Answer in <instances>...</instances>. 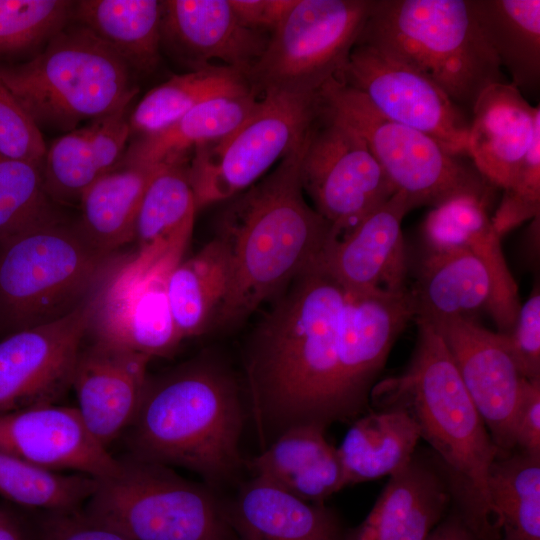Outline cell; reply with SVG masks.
Listing matches in <instances>:
<instances>
[{"label": "cell", "mask_w": 540, "mask_h": 540, "mask_svg": "<svg viewBox=\"0 0 540 540\" xmlns=\"http://www.w3.org/2000/svg\"><path fill=\"white\" fill-rule=\"evenodd\" d=\"M346 290L317 264L261 322L248 353L252 411L263 438L299 424L327 428L364 412L347 383L340 341Z\"/></svg>", "instance_id": "1"}, {"label": "cell", "mask_w": 540, "mask_h": 540, "mask_svg": "<svg viewBox=\"0 0 540 540\" xmlns=\"http://www.w3.org/2000/svg\"><path fill=\"white\" fill-rule=\"evenodd\" d=\"M308 134L222 215L217 237L227 249L229 279L214 316L220 324L250 315L319 264L333 241L330 224L303 195L300 161Z\"/></svg>", "instance_id": "2"}, {"label": "cell", "mask_w": 540, "mask_h": 540, "mask_svg": "<svg viewBox=\"0 0 540 540\" xmlns=\"http://www.w3.org/2000/svg\"><path fill=\"white\" fill-rule=\"evenodd\" d=\"M416 322L408 366L375 384L370 400L376 408H400L414 420L448 480L453 503L475 529L499 537L488 495L497 448L441 334L432 323Z\"/></svg>", "instance_id": "3"}, {"label": "cell", "mask_w": 540, "mask_h": 540, "mask_svg": "<svg viewBox=\"0 0 540 540\" xmlns=\"http://www.w3.org/2000/svg\"><path fill=\"white\" fill-rule=\"evenodd\" d=\"M243 422L232 377L199 360L148 379L129 440L137 458L183 467L209 484H222L241 468Z\"/></svg>", "instance_id": "4"}, {"label": "cell", "mask_w": 540, "mask_h": 540, "mask_svg": "<svg viewBox=\"0 0 540 540\" xmlns=\"http://www.w3.org/2000/svg\"><path fill=\"white\" fill-rule=\"evenodd\" d=\"M356 44L416 70L459 108L507 82L469 0H375Z\"/></svg>", "instance_id": "5"}, {"label": "cell", "mask_w": 540, "mask_h": 540, "mask_svg": "<svg viewBox=\"0 0 540 540\" xmlns=\"http://www.w3.org/2000/svg\"><path fill=\"white\" fill-rule=\"evenodd\" d=\"M116 257L54 215L0 240V338L76 310Z\"/></svg>", "instance_id": "6"}, {"label": "cell", "mask_w": 540, "mask_h": 540, "mask_svg": "<svg viewBox=\"0 0 540 540\" xmlns=\"http://www.w3.org/2000/svg\"><path fill=\"white\" fill-rule=\"evenodd\" d=\"M131 69L81 25H66L31 60L0 66V79L41 130L72 131L130 105Z\"/></svg>", "instance_id": "7"}, {"label": "cell", "mask_w": 540, "mask_h": 540, "mask_svg": "<svg viewBox=\"0 0 540 540\" xmlns=\"http://www.w3.org/2000/svg\"><path fill=\"white\" fill-rule=\"evenodd\" d=\"M98 479L82 511L132 540H236L226 506L169 466L135 456Z\"/></svg>", "instance_id": "8"}, {"label": "cell", "mask_w": 540, "mask_h": 540, "mask_svg": "<svg viewBox=\"0 0 540 540\" xmlns=\"http://www.w3.org/2000/svg\"><path fill=\"white\" fill-rule=\"evenodd\" d=\"M323 110L353 128L367 143L396 192L412 208L436 207L463 195L491 204L494 188L475 169L430 136L377 112L355 89L329 80L319 91Z\"/></svg>", "instance_id": "9"}, {"label": "cell", "mask_w": 540, "mask_h": 540, "mask_svg": "<svg viewBox=\"0 0 540 540\" xmlns=\"http://www.w3.org/2000/svg\"><path fill=\"white\" fill-rule=\"evenodd\" d=\"M189 239L117 256L88 298L87 335L151 359L172 353L183 339L172 317L168 280Z\"/></svg>", "instance_id": "10"}, {"label": "cell", "mask_w": 540, "mask_h": 540, "mask_svg": "<svg viewBox=\"0 0 540 540\" xmlns=\"http://www.w3.org/2000/svg\"><path fill=\"white\" fill-rule=\"evenodd\" d=\"M375 0H295L246 78L257 93L316 94L346 65Z\"/></svg>", "instance_id": "11"}, {"label": "cell", "mask_w": 540, "mask_h": 540, "mask_svg": "<svg viewBox=\"0 0 540 540\" xmlns=\"http://www.w3.org/2000/svg\"><path fill=\"white\" fill-rule=\"evenodd\" d=\"M320 112L319 92L263 94L240 126L192 152L186 172L196 210L251 187L306 137Z\"/></svg>", "instance_id": "12"}, {"label": "cell", "mask_w": 540, "mask_h": 540, "mask_svg": "<svg viewBox=\"0 0 540 540\" xmlns=\"http://www.w3.org/2000/svg\"><path fill=\"white\" fill-rule=\"evenodd\" d=\"M300 181L333 241L396 193L365 140L322 106L301 157Z\"/></svg>", "instance_id": "13"}, {"label": "cell", "mask_w": 540, "mask_h": 540, "mask_svg": "<svg viewBox=\"0 0 540 540\" xmlns=\"http://www.w3.org/2000/svg\"><path fill=\"white\" fill-rule=\"evenodd\" d=\"M335 79L361 93L384 117L430 136L452 155H466L469 122L440 87L416 70L356 44Z\"/></svg>", "instance_id": "14"}, {"label": "cell", "mask_w": 540, "mask_h": 540, "mask_svg": "<svg viewBox=\"0 0 540 540\" xmlns=\"http://www.w3.org/2000/svg\"><path fill=\"white\" fill-rule=\"evenodd\" d=\"M87 301L59 320L0 338V414L54 404L71 387Z\"/></svg>", "instance_id": "15"}, {"label": "cell", "mask_w": 540, "mask_h": 540, "mask_svg": "<svg viewBox=\"0 0 540 540\" xmlns=\"http://www.w3.org/2000/svg\"><path fill=\"white\" fill-rule=\"evenodd\" d=\"M432 324L441 334L498 456L512 452L514 420L526 379L509 352L505 335L472 318Z\"/></svg>", "instance_id": "16"}, {"label": "cell", "mask_w": 540, "mask_h": 540, "mask_svg": "<svg viewBox=\"0 0 540 540\" xmlns=\"http://www.w3.org/2000/svg\"><path fill=\"white\" fill-rule=\"evenodd\" d=\"M0 449L45 469L96 479L113 475L120 465L90 433L77 408L54 404L0 414Z\"/></svg>", "instance_id": "17"}, {"label": "cell", "mask_w": 540, "mask_h": 540, "mask_svg": "<svg viewBox=\"0 0 540 540\" xmlns=\"http://www.w3.org/2000/svg\"><path fill=\"white\" fill-rule=\"evenodd\" d=\"M413 208L402 192L327 247L322 267L348 292L407 289L408 252L402 232Z\"/></svg>", "instance_id": "18"}, {"label": "cell", "mask_w": 540, "mask_h": 540, "mask_svg": "<svg viewBox=\"0 0 540 540\" xmlns=\"http://www.w3.org/2000/svg\"><path fill=\"white\" fill-rule=\"evenodd\" d=\"M150 357L93 341L81 347L72 376L77 410L105 448L132 425L147 386Z\"/></svg>", "instance_id": "19"}, {"label": "cell", "mask_w": 540, "mask_h": 540, "mask_svg": "<svg viewBox=\"0 0 540 540\" xmlns=\"http://www.w3.org/2000/svg\"><path fill=\"white\" fill-rule=\"evenodd\" d=\"M268 40L241 23L229 0L162 1L161 46L192 70L214 60L246 76Z\"/></svg>", "instance_id": "20"}, {"label": "cell", "mask_w": 540, "mask_h": 540, "mask_svg": "<svg viewBox=\"0 0 540 540\" xmlns=\"http://www.w3.org/2000/svg\"><path fill=\"white\" fill-rule=\"evenodd\" d=\"M452 502L450 485L435 457L415 453L389 477L370 512L346 540H427Z\"/></svg>", "instance_id": "21"}, {"label": "cell", "mask_w": 540, "mask_h": 540, "mask_svg": "<svg viewBox=\"0 0 540 540\" xmlns=\"http://www.w3.org/2000/svg\"><path fill=\"white\" fill-rule=\"evenodd\" d=\"M489 207L486 201L470 195L452 198L429 211L421 232L426 251L465 248L486 266L492 280L487 311L498 332L507 333L514 324L520 301Z\"/></svg>", "instance_id": "22"}, {"label": "cell", "mask_w": 540, "mask_h": 540, "mask_svg": "<svg viewBox=\"0 0 540 540\" xmlns=\"http://www.w3.org/2000/svg\"><path fill=\"white\" fill-rule=\"evenodd\" d=\"M471 112L466 155L490 185L504 190L540 125V106H532L519 88L504 82L486 88Z\"/></svg>", "instance_id": "23"}, {"label": "cell", "mask_w": 540, "mask_h": 540, "mask_svg": "<svg viewBox=\"0 0 540 540\" xmlns=\"http://www.w3.org/2000/svg\"><path fill=\"white\" fill-rule=\"evenodd\" d=\"M128 107L69 131L51 144L42 167L48 197L79 201L89 186L119 166L131 135Z\"/></svg>", "instance_id": "24"}, {"label": "cell", "mask_w": 540, "mask_h": 540, "mask_svg": "<svg viewBox=\"0 0 540 540\" xmlns=\"http://www.w3.org/2000/svg\"><path fill=\"white\" fill-rule=\"evenodd\" d=\"M226 510L236 540H346L340 520L324 503L305 501L257 477Z\"/></svg>", "instance_id": "25"}, {"label": "cell", "mask_w": 540, "mask_h": 540, "mask_svg": "<svg viewBox=\"0 0 540 540\" xmlns=\"http://www.w3.org/2000/svg\"><path fill=\"white\" fill-rule=\"evenodd\" d=\"M325 430L313 423L285 429L249 462L254 477L305 501L323 503L346 487L337 448Z\"/></svg>", "instance_id": "26"}, {"label": "cell", "mask_w": 540, "mask_h": 540, "mask_svg": "<svg viewBox=\"0 0 540 540\" xmlns=\"http://www.w3.org/2000/svg\"><path fill=\"white\" fill-rule=\"evenodd\" d=\"M410 293L416 321L471 318L477 310H488L492 280L486 266L465 248L425 251Z\"/></svg>", "instance_id": "27"}, {"label": "cell", "mask_w": 540, "mask_h": 540, "mask_svg": "<svg viewBox=\"0 0 540 540\" xmlns=\"http://www.w3.org/2000/svg\"><path fill=\"white\" fill-rule=\"evenodd\" d=\"M260 100L253 89L210 98L166 128L141 136L126 149L119 166L188 162L190 151L230 134L256 110Z\"/></svg>", "instance_id": "28"}, {"label": "cell", "mask_w": 540, "mask_h": 540, "mask_svg": "<svg viewBox=\"0 0 540 540\" xmlns=\"http://www.w3.org/2000/svg\"><path fill=\"white\" fill-rule=\"evenodd\" d=\"M420 439L416 423L400 408H376L356 418L337 448L346 486L397 473Z\"/></svg>", "instance_id": "29"}, {"label": "cell", "mask_w": 540, "mask_h": 540, "mask_svg": "<svg viewBox=\"0 0 540 540\" xmlns=\"http://www.w3.org/2000/svg\"><path fill=\"white\" fill-rule=\"evenodd\" d=\"M162 1L80 0L72 18L92 32L130 69L150 72L159 62Z\"/></svg>", "instance_id": "30"}, {"label": "cell", "mask_w": 540, "mask_h": 540, "mask_svg": "<svg viewBox=\"0 0 540 540\" xmlns=\"http://www.w3.org/2000/svg\"><path fill=\"white\" fill-rule=\"evenodd\" d=\"M164 164L119 166L99 178L80 197L82 234L97 248L115 253L135 238L146 190Z\"/></svg>", "instance_id": "31"}, {"label": "cell", "mask_w": 540, "mask_h": 540, "mask_svg": "<svg viewBox=\"0 0 540 540\" xmlns=\"http://www.w3.org/2000/svg\"><path fill=\"white\" fill-rule=\"evenodd\" d=\"M477 24L520 90L540 83V1L469 0Z\"/></svg>", "instance_id": "32"}, {"label": "cell", "mask_w": 540, "mask_h": 540, "mask_svg": "<svg viewBox=\"0 0 540 540\" xmlns=\"http://www.w3.org/2000/svg\"><path fill=\"white\" fill-rule=\"evenodd\" d=\"M228 279L229 257L218 237L175 266L168 280V298L182 339L201 334L214 319Z\"/></svg>", "instance_id": "33"}, {"label": "cell", "mask_w": 540, "mask_h": 540, "mask_svg": "<svg viewBox=\"0 0 540 540\" xmlns=\"http://www.w3.org/2000/svg\"><path fill=\"white\" fill-rule=\"evenodd\" d=\"M488 495L501 540H540V455L515 449L497 456Z\"/></svg>", "instance_id": "34"}, {"label": "cell", "mask_w": 540, "mask_h": 540, "mask_svg": "<svg viewBox=\"0 0 540 540\" xmlns=\"http://www.w3.org/2000/svg\"><path fill=\"white\" fill-rule=\"evenodd\" d=\"M251 89L244 74L222 65L174 75L138 102L129 117L131 133H156L210 98Z\"/></svg>", "instance_id": "35"}, {"label": "cell", "mask_w": 540, "mask_h": 540, "mask_svg": "<svg viewBox=\"0 0 540 540\" xmlns=\"http://www.w3.org/2000/svg\"><path fill=\"white\" fill-rule=\"evenodd\" d=\"M98 479L56 472L0 449V496L45 513L78 511L96 490Z\"/></svg>", "instance_id": "36"}, {"label": "cell", "mask_w": 540, "mask_h": 540, "mask_svg": "<svg viewBox=\"0 0 540 540\" xmlns=\"http://www.w3.org/2000/svg\"><path fill=\"white\" fill-rule=\"evenodd\" d=\"M186 164H164L150 182L136 220L139 248L191 236L197 210Z\"/></svg>", "instance_id": "37"}, {"label": "cell", "mask_w": 540, "mask_h": 540, "mask_svg": "<svg viewBox=\"0 0 540 540\" xmlns=\"http://www.w3.org/2000/svg\"><path fill=\"white\" fill-rule=\"evenodd\" d=\"M75 1L0 0V55L48 42L72 18Z\"/></svg>", "instance_id": "38"}, {"label": "cell", "mask_w": 540, "mask_h": 540, "mask_svg": "<svg viewBox=\"0 0 540 540\" xmlns=\"http://www.w3.org/2000/svg\"><path fill=\"white\" fill-rule=\"evenodd\" d=\"M52 215L42 169L0 155V240Z\"/></svg>", "instance_id": "39"}, {"label": "cell", "mask_w": 540, "mask_h": 540, "mask_svg": "<svg viewBox=\"0 0 540 540\" xmlns=\"http://www.w3.org/2000/svg\"><path fill=\"white\" fill-rule=\"evenodd\" d=\"M540 214V125L529 149L491 217L500 237Z\"/></svg>", "instance_id": "40"}, {"label": "cell", "mask_w": 540, "mask_h": 540, "mask_svg": "<svg viewBox=\"0 0 540 540\" xmlns=\"http://www.w3.org/2000/svg\"><path fill=\"white\" fill-rule=\"evenodd\" d=\"M46 150L41 130L0 79V155L42 169Z\"/></svg>", "instance_id": "41"}, {"label": "cell", "mask_w": 540, "mask_h": 540, "mask_svg": "<svg viewBox=\"0 0 540 540\" xmlns=\"http://www.w3.org/2000/svg\"><path fill=\"white\" fill-rule=\"evenodd\" d=\"M509 352L521 375L540 379V291L535 286L529 298L520 304L513 326L503 333Z\"/></svg>", "instance_id": "42"}, {"label": "cell", "mask_w": 540, "mask_h": 540, "mask_svg": "<svg viewBox=\"0 0 540 540\" xmlns=\"http://www.w3.org/2000/svg\"><path fill=\"white\" fill-rule=\"evenodd\" d=\"M38 540H132L118 530L87 516L82 509L45 513L38 520Z\"/></svg>", "instance_id": "43"}, {"label": "cell", "mask_w": 540, "mask_h": 540, "mask_svg": "<svg viewBox=\"0 0 540 540\" xmlns=\"http://www.w3.org/2000/svg\"><path fill=\"white\" fill-rule=\"evenodd\" d=\"M514 450L540 455V379L525 380L513 426Z\"/></svg>", "instance_id": "44"}, {"label": "cell", "mask_w": 540, "mask_h": 540, "mask_svg": "<svg viewBox=\"0 0 540 540\" xmlns=\"http://www.w3.org/2000/svg\"><path fill=\"white\" fill-rule=\"evenodd\" d=\"M238 19L245 26L273 32L295 0H229Z\"/></svg>", "instance_id": "45"}, {"label": "cell", "mask_w": 540, "mask_h": 540, "mask_svg": "<svg viewBox=\"0 0 540 540\" xmlns=\"http://www.w3.org/2000/svg\"><path fill=\"white\" fill-rule=\"evenodd\" d=\"M427 540H501L498 537L488 536L476 530L464 517L459 508L452 505L434 528Z\"/></svg>", "instance_id": "46"}, {"label": "cell", "mask_w": 540, "mask_h": 540, "mask_svg": "<svg viewBox=\"0 0 540 540\" xmlns=\"http://www.w3.org/2000/svg\"><path fill=\"white\" fill-rule=\"evenodd\" d=\"M0 540H38V521L32 523L12 507L0 505Z\"/></svg>", "instance_id": "47"}]
</instances>
